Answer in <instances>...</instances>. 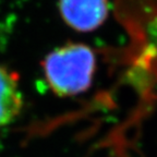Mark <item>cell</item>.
Segmentation results:
<instances>
[{"mask_svg":"<svg viewBox=\"0 0 157 157\" xmlns=\"http://www.w3.org/2000/svg\"><path fill=\"white\" fill-rule=\"evenodd\" d=\"M43 70L56 95H78L92 85L96 70L95 52L87 45L70 43L49 52L43 61Z\"/></svg>","mask_w":157,"mask_h":157,"instance_id":"cell-1","label":"cell"},{"mask_svg":"<svg viewBox=\"0 0 157 157\" xmlns=\"http://www.w3.org/2000/svg\"><path fill=\"white\" fill-rule=\"evenodd\" d=\"M63 21L78 32H92L108 17V0H59Z\"/></svg>","mask_w":157,"mask_h":157,"instance_id":"cell-2","label":"cell"},{"mask_svg":"<svg viewBox=\"0 0 157 157\" xmlns=\"http://www.w3.org/2000/svg\"><path fill=\"white\" fill-rule=\"evenodd\" d=\"M23 107V96L17 75L0 64V129L17 119Z\"/></svg>","mask_w":157,"mask_h":157,"instance_id":"cell-3","label":"cell"}]
</instances>
